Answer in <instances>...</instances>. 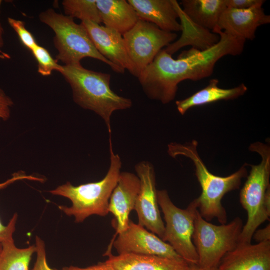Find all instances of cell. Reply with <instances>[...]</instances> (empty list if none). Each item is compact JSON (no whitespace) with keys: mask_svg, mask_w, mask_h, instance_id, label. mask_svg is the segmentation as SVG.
I'll use <instances>...</instances> for the list:
<instances>
[{"mask_svg":"<svg viewBox=\"0 0 270 270\" xmlns=\"http://www.w3.org/2000/svg\"><path fill=\"white\" fill-rule=\"evenodd\" d=\"M220 40L211 46L183 52L176 60L162 50L153 62L140 72L138 78L150 100L168 104L176 95L178 85L186 80L198 81L210 76L215 65L226 56L241 54L246 41L215 28Z\"/></svg>","mask_w":270,"mask_h":270,"instance_id":"cell-1","label":"cell"},{"mask_svg":"<svg viewBox=\"0 0 270 270\" xmlns=\"http://www.w3.org/2000/svg\"><path fill=\"white\" fill-rule=\"evenodd\" d=\"M59 72L70 86L74 102L99 116L110 136L112 114L130 108L132 100L118 96L111 89L112 76L109 74L88 70L81 64L62 66Z\"/></svg>","mask_w":270,"mask_h":270,"instance_id":"cell-2","label":"cell"},{"mask_svg":"<svg viewBox=\"0 0 270 270\" xmlns=\"http://www.w3.org/2000/svg\"><path fill=\"white\" fill-rule=\"evenodd\" d=\"M198 146L196 140L184 144L172 142L168 146V152L173 158L184 156L193 162L202 190L201 195L195 199L201 216L206 221L216 218L221 224H226L228 216L222 200L226 194L240 188L242 178L248 176L246 165L228 176H216L208 170L200 156Z\"/></svg>","mask_w":270,"mask_h":270,"instance_id":"cell-3","label":"cell"},{"mask_svg":"<svg viewBox=\"0 0 270 270\" xmlns=\"http://www.w3.org/2000/svg\"><path fill=\"white\" fill-rule=\"evenodd\" d=\"M109 144L110 166L103 179L78 186L67 182L50 192L54 196L64 197L72 202L71 206H60L58 208L66 216H74L77 223L84 222L92 216L103 217L109 214L110 200L118 184L122 166L120 156L114 152L110 136Z\"/></svg>","mask_w":270,"mask_h":270,"instance_id":"cell-4","label":"cell"},{"mask_svg":"<svg viewBox=\"0 0 270 270\" xmlns=\"http://www.w3.org/2000/svg\"><path fill=\"white\" fill-rule=\"evenodd\" d=\"M250 150L258 153L262 162L250 166L251 170L241 190L240 199L248 213V220L243 226L239 244H250L253 235L270 217V148L262 142L254 143Z\"/></svg>","mask_w":270,"mask_h":270,"instance_id":"cell-5","label":"cell"},{"mask_svg":"<svg viewBox=\"0 0 270 270\" xmlns=\"http://www.w3.org/2000/svg\"><path fill=\"white\" fill-rule=\"evenodd\" d=\"M40 22L49 26L54 32V44L58 53L56 60L66 66L80 64V61L90 58L108 65L118 74L125 70L115 66L96 50L85 28L76 24L70 17L49 8L39 15Z\"/></svg>","mask_w":270,"mask_h":270,"instance_id":"cell-6","label":"cell"},{"mask_svg":"<svg viewBox=\"0 0 270 270\" xmlns=\"http://www.w3.org/2000/svg\"><path fill=\"white\" fill-rule=\"evenodd\" d=\"M243 226L238 217L228 224L214 225L205 220L198 210L192 241L198 256V264L218 268L224 256L238 246Z\"/></svg>","mask_w":270,"mask_h":270,"instance_id":"cell-7","label":"cell"},{"mask_svg":"<svg viewBox=\"0 0 270 270\" xmlns=\"http://www.w3.org/2000/svg\"><path fill=\"white\" fill-rule=\"evenodd\" d=\"M157 196L166 222L162 240L188 264H198V256L192 241L194 219L198 210L196 200H194L184 210L174 204L166 190H158Z\"/></svg>","mask_w":270,"mask_h":270,"instance_id":"cell-8","label":"cell"},{"mask_svg":"<svg viewBox=\"0 0 270 270\" xmlns=\"http://www.w3.org/2000/svg\"><path fill=\"white\" fill-rule=\"evenodd\" d=\"M123 38L138 78L164 47L172 44L178 34L162 30L152 23L139 19Z\"/></svg>","mask_w":270,"mask_h":270,"instance_id":"cell-9","label":"cell"},{"mask_svg":"<svg viewBox=\"0 0 270 270\" xmlns=\"http://www.w3.org/2000/svg\"><path fill=\"white\" fill-rule=\"evenodd\" d=\"M135 170L140 180L134 209L138 214V224L163 240L165 224L159 209L154 168L150 162L142 161L136 164Z\"/></svg>","mask_w":270,"mask_h":270,"instance_id":"cell-10","label":"cell"},{"mask_svg":"<svg viewBox=\"0 0 270 270\" xmlns=\"http://www.w3.org/2000/svg\"><path fill=\"white\" fill-rule=\"evenodd\" d=\"M113 246L118 254H132L182 259L168 243L132 220L128 228L116 236Z\"/></svg>","mask_w":270,"mask_h":270,"instance_id":"cell-11","label":"cell"},{"mask_svg":"<svg viewBox=\"0 0 270 270\" xmlns=\"http://www.w3.org/2000/svg\"><path fill=\"white\" fill-rule=\"evenodd\" d=\"M140 188V180L137 175L121 172L109 202V213L114 216L112 225L116 232L108 250H112L116 236L128 228L130 220V215L134 209Z\"/></svg>","mask_w":270,"mask_h":270,"instance_id":"cell-12","label":"cell"},{"mask_svg":"<svg viewBox=\"0 0 270 270\" xmlns=\"http://www.w3.org/2000/svg\"><path fill=\"white\" fill-rule=\"evenodd\" d=\"M80 24L104 57L115 66L124 70H127L136 77L122 34L112 28L90 21L82 22Z\"/></svg>","mask_w":270,"mask_h":270,"instance_id":"cell-13","label":"cell"},{"mask_svg":"<svg viewBox=\"0 0 270 270\" xmlns=\"http://www.w3.org/2000/svg\"><path fill=\"white\" fill-rule=\"evenodd\" d=\"M270 23V16L262 7L244 10L226 8L216 28L235 38L253 40L258 28Z\"/></svg>","mask_w":270,"mask_h":270,"instance_id":"cell-14","label":"cell"},{"mask_svg":"<svg viewBox=\"0 0 270 270\" xmlns=\"http://www.w3.org/2000/svg\"><path fill=\"white\" fill-rule=\"evenodd\" d=\"M218 270H270V242L238 244L222 258Z\"/></svg>","mask_w":270,"mask_h":270,"instance_id":"cell-15","label":"cell"},{"mask_svg":"<svg viewBox=\"0 0 270 270\" xmlns=\"http://www.w3.org/2000/svg\"><path fill=\"white\" fill-rule=\"evenodd\" d=\"M139 19L152 23L164 31L182 30L174 0H128Z\"/></svg>","mask_w":270,"mask_h":270,"instance_id":"cell-16","label":"cell"},{"mask_svg":"<svg viewBox=\"0 0 270 270\" xmlns=\"http://www.w3.org/2000/svg\"><path fill=\"white\" fill-rule=\"evenodd\" d=\"M104 256L108 258L106 262L114 270H188L189 266L182 259L132 254L114 256L112 252Z\"/></svg>","mask_w":270,"mask_h":270,"instance_id":"cell-17","label":"cell"},{"mask_svg":"<svg viewBox=\"0 0 270 270\" xmlns=\"http://www.w3.org/2000/svg\"><path fill=\"white\" fill-rule=\"evenodd\" d=\"M102 22L122 36L139 20L134 8L126 0H96Z\"/></svg>","mask_w":270,"mask_h":270,"instance_id":"cell-18","label":"cell"},{"mask_svg":"<svg viewBox=\"0 0 270 270\" xmlns=\"http://www.w3.org/2000/svg\"><path fill=\"white\" fill-rule=\"evenodd\" d=\"M218 79H212L205 88L184 100H177L176 104L178 112L182 115H184L190 109L194 107L220 100L236 99L244 96L248 90L244 84L232 88L224 89L218 87Z\"/></svg>","mask_w":270,"mask_h":270,"instance_id":"cell-19","label":"cell"},{"mask_svg":"<svg viewBox=\"0 0 270 270\" xmlns=\"http://www.w3.org/2000/svg\"><path fill=\"white\" fill-rule=\"evenodd\" d=\"M183 12L197 26L212 31L227 8L225 0H182Z\"/></svg>","mask_w":270,"mask_h":270,"instance_id":"cell-20","label":"cell"},{"mask_svg":"<svg viewBox=\"0 0 270 270\" xmlns=\"http://www.w3.org/2000/svg\"><path fill=\"white\" fill-rule=\"evenodd\" d=\"M0 254V270H29L34 254L36 253V246L27 248H18L13 238L2 243Z\"/></svg>","mask_w":270,"mask_h":270,"instance_id":"cell-21","label":"cell"},{"mask_svg":"<svg viewBox=\"0 0 270 270\" xmlns=\"http://www.w3.org/2000/svg\"><path fill=\"white\" fill-rule=\"evenodd\" d=\"M66 16L90 21L99 24L102 23L96 6V0H64L62 2Z\"/></svg>","mask_w":270,"mask_h":270,"instance_id":"cell-22","label":"cell"},{"mask_svg":"<svg viewBox=\"0 0 270 270\" xmlns=\"http://www.w3.org/2000/svg\"><path fill=\"white\" fill-rule=\"evenodd\" d=\"M38 64V72L44 76H50L53 71L59 72L62 66L54 60L48 51L38 44L31 51Z\"/></svg>","mask_w":270,"mask_h":270,"instance_id":"cell-23","label":"cell"},{"mask_svg":"<svg viewBox=\"0 0 270 270\" xmlns=\"http://www.w3.org/2000/svg\"><path fill=\"white\" fill-rule=\"evenodd\" d=\"M23 180L38 181V178L32 176H28L22 172L15 174L12 178L6 182L0 184V190L6 188L15 182ZM18 215L15 214L10 220L8 224L4 226L0 219V244L6 240L13 238L14 234L16 230V226L18 220Z\"/></svg>","mask_w":270,"mask_h":270,"instance_id":"cell-24","label":"cell"},{"mask_svg":"<svg viewBox=\"0 0 270 270\" xmlns=\"http://www.w3.org/2000/svg\"><path fill=\"white\" fill-rule=\"evenodd\" d=\"M8 22L16 32L22 44L32 51L38 44L32 34L25 26L24 22L8 18Z\"/></svg>","mask_w":270,"mask_h":270,"instance_id":"cell-25","label":"cell"},{"mask_svg":"<svg viewBox=\"0 0 270 270\" xmlns=\"http://www.w3.org/2000/svg\"><path fill=\"white\" fill-rule=\"evenodd\" d=\"M36 260L32 270H58L50 268L48 264L46 245L44 241L36 236Z\"/></svg>","mask_w":270,"mask_h":270,"instance_id":"cell-26","label":"cell"},{"mask_svg":"<svg viewBox=\"0 0 270 270\" xmlns=\"http://www.w3.org/2000/svg\"><path fill=\"white\" fill-rule=\"evenodd\" d=\"M227 8L236 10H248L256 7H262L264 0H225Z\"/></svg>","mask_w":270,"mask_h":270,"instance_id":"cell-27","label":"cell"},{"mask_svg":"<svg viewBox=\"0 0 270 270\" xmlns=\"http://www.w3.org/2000/svg\"><path fill=\"white\" fill-rule=\"evenodd\" d=\"M14 104L12 98L0 87V120L6 121L10 119Z\"/></svg>","mask_w":270,"mask_h":270,"instance_id":"cell-28","label":"cell"},{"mask_svg":"<svg viewBox=\"0 0 270 270\" xmlns=\"http://www.w3.org/2000/svg\"><path fill=\"white\" fill-rule=\"evenodd\" d=\"M252 238L258 243L270 242V224L264 228L256 230Z\"/></svg>","mask_w":270,"mask_h":270,"instance_id":"cell-29","label":"cell"},{"mask_svg":"<svg viewBox=\"0 0 270 270\" xmlns=\"http://www.w3.org/2000/svg\"><path fill=\"white\" fill-rule=\"evenodd\" d=\"M62 270H114L112 266L108 264L106 262H100L96 265L85 268H80L76 266H71L64 268Z\"/></svg>","mask_w":270,"mask_h":270,"instance_id":"cell-30","label":"cell"},{"mask_svg":"<svg viewBox=\"0 0 270 270\" xmlns=\"http://www.w3.org/2000/svg\"><path fill=\"white\" fill-rule=\"evenodd\" d=\"M4 30L0 18V59L4 60H10L11 58L10 56L2 50V48L4 46Z\"/></svg>","mask_w":270,"mask_h":270,"instance_id":"cell-31","label":"cell"},{"mask_svg":"<svg viewBox=\"0 0 270 270\" xmlns=\"http://www.w3.org/2000/svg\"><path fill=\"white\" fill-rule=\"evenodd\" d=\"M188 270H218V268H206L198 264H189Z\"/></svg>","mask_w":270,"mask_h":270,"instance_id":"cell-32","label":"cell"},{"mask_svg":"<svg viewBox=\"0 0 270 270\" xmlns=\"http://www.w3.org/2000/svg\"><path fill=\"white\" fill-rule=\"evenodd\" d=\"M2 0H0V14L1 12V6H2Z\"/></svg>","mask_w":270,"mask_h":270,"instance_id":"cell-33","label":"cell"},{"mask_svg":"<svg viewBox=\"0 0 270 270\" xmlns=\"http://www.w3.org/2000/svg\"><path fill=\"white\" fill-rule=\"evenodd\" d=\"M2 244H0V254L2 252Z\"/></svg>","mask_w":270,"mask_h":270,"instance_id":"cell-34","label":"cell"}]
</instances>
